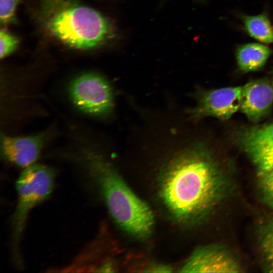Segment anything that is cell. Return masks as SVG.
Here are the masks:
<instances>
[{
	"mask_svg": "<svg viewBox=\"0 0 273 273\" xmlns=\"http://www.w3.org/2000/svg\"><path fill=\"white\" fill-rule=\"evenodd\" d=\"M160 180L163 203L174 218L185 223L201 218L222 192L216 164L205 147L198 144L175 155L164 167Z\"/></svg>",
	"mask_w": 273,
	"mask_h": 273,
	"instance_id": "cell-1",
	"label": "cell"
},
{
	"mask_svg": "<svg viewBox=\"0 0 273 273\" xmlns=\"http://www.w3.org/2000/svg\"><path fill=\"white\" fill-rule=\"evenodd\" d=\"M80 156L117 223L134 236L149 235L154 224L149 206L130 190L113 167L97 151L83 147Z\"/></svg>",
	"mask_w": 273,
	"mask_h": 273,
	"instance_id": "cell-2",
	"label": "cell"
},
{
	"mask_svg": "<svg viewBox=\"0 0 273 273\" xmlns=\"http://www.w3.org/2000/svg\"><path fill=\"white\" fill-rule=\"evenodd\" d=\"M41 16L50 33L72 48H97L114 35L107 18L78 0H42Z\"/></svg>",
	"mask_w": 273,
	"mask_h": 273,
	"instance_id": "cell-3",
	"label": "cell"
},
{
	"mask_svg": "<svg viewBox=\"0 0 273 273\" xmlns=\"http://www.w3.org/2000/svg\"><path fill=\"white\" fill-rule=\"evenodd\" d=\"M55 176L52 168L33 164L25 168L17 179L18 202L13 219V245L16 254L28 213L52 193Z\"/></svg>",
	"mask_w": 273,
	"mask_h": 273,
	"instance_id": "cell-4",
	"label": "cell"
},
{
	"mask_svg": "<svg viewBox=\"0 0 273 273\" xmlns=\"http://www.w3.org/2000/svg\"><path fill=\"white\" fill-rule=\"evenodd\" d=\"M70 98L81 112L98 117H105L113 111L112 88L103 77L86 73L75 78L69 86Z\"/></svg>",
	"mask_w": 273,
	"mask_h": 273,
	"instance_id": "cell-5",
	"label": "cell"
},
{
	"mask_svg": "<svg viewBox=\"0 0 273 273\" xmlns=\"http://www.w3.org/2000/svg\"><path fill=\"white\" fill-rule=\"evenodd\" d=\"M242 87H229L201 93L197 105L189 111L193 119L213 116L229 118L240 108Z\"/></svg>",
	"mask_w": 273,
	"mask_h": 273,
	"instance_id": "cell-6",
	"label": "cell"
},
{
	"mask_svg": "<svg viewBox=\"0 0 273 273\" xmlns=\"http://www.w3.org/2000/svg\"><path fill=\"white\" fill-rule=\"evenodd\" d=\"M241 268L234 257L218 246L197 249L181 268L186 272H238Z\"/></svg>",
	"mask_w": 273,
	"mask_h": 273,
	"instance_id": "cell-7",
	"label": "cell"
},
{
	"mask_svg": "<svg viewBox=\"0 0 273 273\" xmlns=\"http://www.w3.org/2000/svg\"><path fill=\"white\" fill-rule=\"evenodd\" d=\"M48 136L46 132L19 137L2 134L1 156L4 160L12 164L26 168L34 164Z\"/></svg>",
	"mask_w": 273,
	"mask_h": 273,
	"instance_id": "cell-8",
	"label": "cell"
},
{
	"mask_svg": "<svg viewBox=\"0 0 273 273\" xmlns=\"http://www.w3.org/2000/svg\"><path fill=\"white\" fill-rule=\"evenodd\" d=\"M240 142L261 173L273 169V122L244 131Z\"/></svg>",
	"mask_w": 273,
	"mask_h": 273,
	"instance_id": "cell-9",
	"label": "cell"
},
{
	"mask_svg": "<svg viewBox=\"0 0 273 273\" xmlns=\"http://www.w3.org/2000/svg\"><path fill=\"white\" fill-rule=\"evenodd\" d=\"M272 103L273 86L268 81H252L242 87L240 109L251 121L260 120Z\"/></svg>",
	"mask_w": 273,
	"mask_h": 273,
	"instance_id": "cell-10",
	"label": "cell"
},
{
	"mask_svg": "<svg viewBox=\"0 0 273 273\" xmlns=\"http://www.w3.org/2000/svg\"><path fill=\"white\" fill-rule=\"evenodd\" d=\"M270 54V50L266 46L257 43H250L238 48L236 58L239 68L249 72L258 70L262 67Z\"/></svg>",
	"mask_w": 273,
	"mask_h": 273,
	"instance_id": "cell-11",
	"label": "cell"
},
{
	"mask_svg": "<svg viewBox=\"0 0 273 273\" xmlns=\"http://www.w3.org/2000/svg\"><path fill=\"white\" fill-rule=\"evenodd\" d=\"M243 21L250 36L261 42H273V27L266 14L245 16Z\"/></svg>",
	"mask_w": 273,
	"mask_h": 273,
	"instance_id": "cell-12",
	"label": "cell"
},
{
	"mask_svg": "<svg viewBox=\"0 0 273 273\" xmlns=\"http://www.w3.org/2000/svg\"><path fill=\"white\" fill-rule=\"evenodd\" d=\"M259 244L267 270L273 272V223L263 229Z\"/></svg>",
	"mask_w": 273,
	"mask_h": 273,
	"instance_id": "cell-13",
	"label": "cell"
},
{
	"mask_svg": "<svg viewBox=\"0 0 273 273\" xmlns=\"http://www.w3.org/2000/svg\"><path fill=\"white\" fill-rule=\"evenodd\" d=\"M20 0H0V21L7 25L16 22V10Z\"/></svg>",
	"mask_w": 273,
	"mask_h": 273,
	"instance_id": "cell-14",
	"label": "cell"
},
{
	"mask_svg": "<svg viewBox=\"0 0 273 273\" xmlns=\"http://www.w3.org/2000/svg\"><path fill=\"white\" fill-rule=\"evenodd\" d=\"M19 44L18 38L5 29L0 32V57L5 58L14 52Z\"/></svg>",
	"mask_w": 273,
	"mask_h": 273,
	"instance_id": "cell-15",
	"label": "cell"
},
{
	"mask_svg": "<svg viewBox=\"0 0 273 273\" xmlns=\"http://www.w3.org/2000/svg\"><path fill=\"white\" fill-rule=\"evenodd\" d=\"M261 173L263 192L267 199L273 204V169Z\"/></svg>",
	"mask_w": 273,
	"mask_h": 273,
	"instance_id": "cell-16",
	"label": "cell"
},
{
	"mask_svg": "<svg viewBox=\"0 0 273 273\" xmlns=\"http://www.w3.org/2000/svg\"><path fill=\"white\" fill-rule=\"evenodd\" d=\"M148 269H149V270L147 271L154 272H170L172 269L170 266L163 264L154 265Z\"/></svg>",
	"mask_w": 273,
	"mask_h": 273,
	"instance_id": "cell-17",
	"label": "cell"
}]
</instances>
